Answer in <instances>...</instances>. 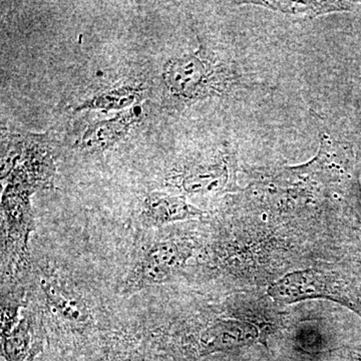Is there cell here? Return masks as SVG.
Listing matches in <instances>:
<instances>
[{
	"label": "cell",
	"mask_w": 361,
	"mask_h": 361,
	"mask_svg": "<svg viewBox=\"0 0 361 361\" xmlns=\"http://www.w3.org/2000/svg\"><path fill=\"white\" fill-rule=\"evenodd\" d=\"M40 284L47 303L61 318L73 323H82L87 319L85 304L63 284L59 283L58 280L42 278Z\"/></svg>",
	"instance_id": "11"
},
{
	"label": "cell",
	"mask_w": 361,
	"mask_h": 361,
	"mask_svg": "<svg viewBox=\"0 0 361 361\" xmlns=\"http://www.w3.org/2000/svg\"><path fill=\"white\" fill-rule=\"evenodd\" d=\"M345 351L350 357L361 360V348H349Z\"/></svg>",
	"instance_id": "13"
},
{
	"label": "cell",
	"mask_w": 361,
	"mask_h": 361,
	"mask_svg": "<svg viewBox=\"0 0 361 361\" xmlns=\"http://www.w3.org/2000/svg\"><path fill=\"white\" fill-rule=\"evenodd\" d=\"M193 254L191 242L163 240L149 245L122 284L123 294H134L147 287L165 283L184 267Z\"/></svg>",
	"instance_id": "2"
},
{
	"label": "cell",
	"mask_w": 361,
	"mask_h": 361,
	"mask_svg": "<svg viewBox=\"0 0 361 361\" xmlns=\"http://www.w3.org/2000/svg\"><path fill=\"white\" fill-rule=\"evenodd\" d=\"M218 75L200 49L168 61L164 66L163 80L172 96L182 101H196L220 92Z\"/></svg>",
	"instance_id": "3"
},
{
	"label": "cell",
	"mask_w": 361,
	"mask_h": 361,
	"mask_svg": "<svg viewBox=\"0 0 361 361\" xmlns=\"http://www.w3.org/2000/svg\"><path fill=\"white\" fill-rule=\"evenodd\" d=\"M241 4H252L296 16V18H314L336 11H346L351 8V4L341 1H243Z\"/></svg>",
	"instance_id": "12"
},
{
	"label": "cell",
	"mask_w": 361,
	"mask_h": 361,
	"mask_svg": "<svg viewBox=\"0 0 361 361\" xmlns=\"http://www.w3.org/2000/svg\"><path fill=\"white\" fill-rule=\"evenodd\" d=\"M268 294L278 302L283 303L313 298L329 299L343 304L361 314L358 292L336 273L318 270L296 271L271 285Z\"/></svg>",
	"instance_id": "1"
},
{
	"label": "cell",
	"mask_w": 361,
	"mask_h": 361,
	"mask_svg": "<svg viewBox=\"0 0 361 361\" xmlns=\"http://www.w3.org/2000/svg\"><path fill=\"white\" fill-rule=\"evenodd\" d=\"M99 361H104V360H99Z\"/></svg>",
	"instance_id": "14"
},
{
	"label": "cell",
	"mask_w": 361,
	"mask_h": 361,
	"mask_svg": "<svg viewBox=\"0 0 361 361\" xmlns=\"http://www.w3.org/2000/svg\"><path fill=\"white\" fill-rule=\"evenodd\" d=\"M204 211L188 203L183 197L172 196L161 192L147 195L142 206V219L149 227L161 226L200 218Z\"/></svg>",
	"instance_id": "6"
},
{
	"label": "cell",
	"mask_w": 361,
	"mask_h": 361,
	"mask_svg": "<svg viewBox=\"0 0 361 361\" xmlns=\"http://www.w3.org/2000/svg\"><path fill=\"white\" fill-rule=\"evenodd\" d=\"M259 338L257 327L240 320H221L201 332L196 345L197 357L250 345Z\"/></svg>",
	"instance_id": "4"
},
{
	"label": "cell",
	"mask_w": 361,
	"mask_h": 361,
	"mask_svg": "<svg viewBox=\"0 0 361 361\" xmlns=\"http://www.w3.org/2000/svg\"><path fill=\"white\" fill-rule=\"evenodd\" d=\"M145 92L146 90L144 87L137 82L116 85L87 99L75 106V111H125V109L127 110L139 104L145 96Z\"/></svg>",
	"instance_id": "10"
},
{
	"label": "cell",
	"mask_w": 361,
	"mask_h": 361,
	"mask_svg": "<svg viewBox=\"0 0 361 361\" xmlns=\"http://www.w3.org/2000/svg\"><path fill=\"white\" fill-rule=\"evenodd\" d=\"M180 187L188 194H207L224 190L230 179V163L223 159L217 163L194 166L179 177Z\"/></svg>",
	"instance_id": "9"
},
{
	"label": "cell",
	"mask_w": 361,
	"mask_h": 361,
	"mask_svg": "<svg viewBox=\"0 0 361 361\" xmlns=\"http://www.w3.org/2000/svg\"><path fill=\"white\" fill-rule=\"evenodd\" d=\"M30 190L9 184L2 198V210L6 217L8 239L25 249L28 235L32 231L33 219L30 212Z\"/></svg>",
	"instance_id": "7"
},
{
	"label": "cell",
	"mask_w": 361,
	"mask_h": 361,
	"mask_svg": "<svg viewBox=\"0 0 361 361\" xmlns=\"http://www.w3.org/2000/svg\"><path fill=\"white\" fill-rule=\"evenodd\" d=\"M42 348L40 329L37 320L30 316H25L8 334L2 336V356L6 361H35Z\"/></svg>",
	"instance_id": "8"
},
{
	"label": "cell",
	"mask_w": 361,
	"mask_h": 361,
	"mask_svg": "<svg viewBox=\"0 0 361 361\" xmlns=\"http://www.w3.org/2000/svg\"><path fill=\"white\" fill-rule=\"evenodd\" d=\"M142 120L140 104L122 111L114 118L90 125L80 137L78 147L87 151H103L123 139Z\"/></svg>",
	"instance_id": "5"
}]
</instances>
